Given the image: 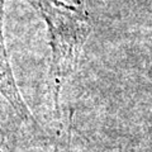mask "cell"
I'll return each mask as SVG.
<instances>
[{
	"label": "cell",
	"mask_w": 152,
	"mask_h": 152,
	"mask_svg": "<svg viewBox=\"0 0 152 152\" xmlns=\"http://www.w3.org/2000/svg\"><path fill=\"white\" fill-rule=\"evenodd\" d=\"M46 23L51 46L50 93L57 117L66 81L79 66L94 28L91 0H28Z\"/></svg>",
	"instance_id": "6da1fadb"
},
{
	"label": "cell",
	"mask_w": 152,
	"mask_h": 152,
	"mask_svg": "<svg viewBox=\"0 0 152 152\" xmlns=\"http://www.w3.org/2000/svg\"><path fill=\"white\" fill-rule=\"evenodd\" d=\"M4 10H5V0H0V94L9 103V105L13 108L19 118L34 123L29 109L18 89L10 66V60L5 46V37H4Z\"/></svg>",
	"instance_id": "7a4b0ae2"
},
{
	"label": "cell",
	"mask_w": 152,
	"mask_h": 152,
	"mask_svg": "<svg viewBox=\"0 0 152 152\" xmlns=\"http://www.w3.org/2000/svg\"><path fill=\"white\" fill-rule=\"evenodd\" d=\"M138 83H137V90H138V107H140V118L141 126L143 128L146 137V146L152 152V57L146 64L143 71L138 75Z\"/></svg>",
	"instance_id": "3957f363"
},
{
	"label": "cell",
	"mask_w": 152,
	"mask_h": 152,
	"mask_svg": "<svg viewBox=\"0 0 152 152\" xmlns=\"http://www.w3.org/2000/svg\"><path fill=\"white\" fill-rule=\"evenodd\" d=\"M115 152H140V151H136L133 148H122V150H118Z\"/></svg>",
	"instance_id": "277c9868"
},
{
	"label": "cell",
	"mask_w": 152,
	"mask_h": 152,
	"mask_svg": "<svg viewBox=\"0 0 152 152\" xmlns=\"http://www.w3.org/2000/svg\"><path fill=\"white\" fill-rule=\"evenodd\" d=\"M0 152H1V148H0Z\"/></svg>",
	"instance_id": "5b68a950"
}]
</instances>
